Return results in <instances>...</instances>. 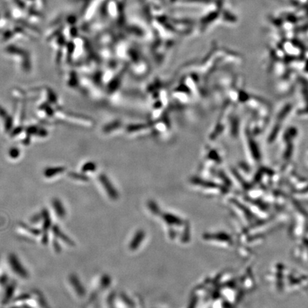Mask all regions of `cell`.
Returning <instances> with one entry per match:
<instances>
[{
  "label": "cell",
  "instance_id": "1",
  "mask_svg": "<svg viewBox=\"0 0 308 308\" xmlns=\"http://www.w3.org/2000/svg\"><path fill=\"white\" fill-rule=\"evenodd\" d=\"M9 263H10L11 265H12V267L14 268V270L16 272L18 273V275H19L21 277H26V271L24 270L23 268H22L21 265L20 264V263L19 262L18 260L16 259V258L14 256H11L10 259H9Z\"/></svg>",
  "mask_w": 308,
  "mask_h": 308
}]
</instances>
